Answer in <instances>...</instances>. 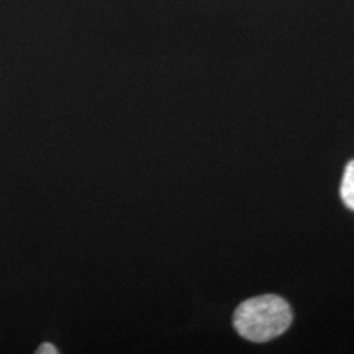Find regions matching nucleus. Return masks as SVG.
Here are the masks:
<instances>
[{"label": "nucleus", "instance_id": "f03ea898", "mask_svg": "<svg viewBox=\"0 0 354 354\" xmlns=\"http://www.w3.org/2000/svg\"><path fill=\"white\" fill-rule=\"evenodd\" d=\"M340 196L345 206L354 212V159L348 163L344 171Z\"/></svg>", "mask_w": 354, "mask_h": 354}, {"label": "nucleus", "instance_id": "f257e3e1", "mask_svg": "<svg viewBox=\"0 0 354 354\" xmlns=\"http://www.w3.org/2000/svg\"><path fill=\"white\" fill-rule=\"evenodd\" d=\"M234 327L243 339L266 342L281 336L292 322L289 304L274 294L253 297L238 306Z\"/></svg>", "mask_w": 354, "mask_h": 354}, {"label": "nucleus", "instance_id": "7ed1b4c3", "mask_svg": "<svg viewBox=\"0 0 354 354\" xmlns=\"http://www.w3.org/2000/svg\"><path fill=\"white\" fill-rule=\"evenodd\" d=\"M36 353L37 354H57L59 353V351L50 344V342H44V344H41L39 346H38L37 351H36Z\"/></svg>", "mask_w": 354, "mask_h": 354}]
</instances>
